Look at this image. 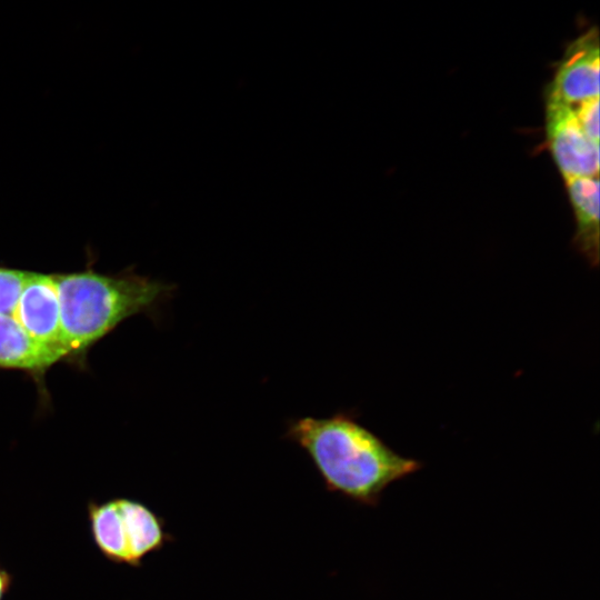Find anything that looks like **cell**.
<instances>
[{
  "label": "cell",
  "mask_w": 600,
  "mask_h": 600,
  "mask_svg": "<svg viewBox=\"0 0 600 600\" xmlns=\"http://www.w3.org/2000/svg\"><path fill=\"white\" fill-rule=\"evenodd\" d=\"M122 518L131 567H140L150 553L172 541L164 520L149 507L130 498H116Z\"/></svg>",
  "instance_id": "cell-6"
},
{
  "label": "cell",
  "mask_w": 600,
  "mask_h": 600,
  "mask_svg": "<svg viewBox=\"0 0 600 600\" xmlns=\"http://www.w3.org/2000/svg\"><path fill=\"white\" fill-rule=\"evenodd\" d=\"M571 108L579 126L586 134L593 141L599 142V98Z\"/></svg>",
  "instance_id": "cell-11"
},
{
  "label": "cell",
  "mask_w": 600,
  "mask_h": 600,
  "mask_svg": "<svg viewBox=\"0 0 600 600\" xmlns=\"http://www.w3.org/2000/svg\"><path fill=\"white\" fill-rule=\"evenodd\" d=\"M54 278L68 358L82 356L123 320L154 309L173 291L172 284L133 272L106 276L88 270Z\"/></svg>",
  "instance_id": "cell-2"
},
{
  "label": "cell",
  "mask_w": 600,
  "mask_h": 600,
  "mask_svg": "<svg viewBox=\"0 0 600 600\" xmlns=\"http://www.w3.org/2000/svg\"><path fill=\"white\" fill-rule=\"evenodd\" d=\"M92 541L100 553L113 563L130 566L122 518L116 499L88 504Z\"/></svg>",
  "instance_id": "cell-9"
},
{
  "label": "cell",
  "mask_w": 600,
  "mask_h": 600,
  "mask_svg": "<svg viewBox=\"0 0 600 600\" xmlns=\"http://www.w3.org/2000/svg\"><path fill=\"white\" fill-rule=\"evenodd\" d=\"M13 578L10 571L0 564V600H3L9 592Z\"/></svg>",
  "instance_id": "cell-12"
},
{
  "label": "cell",
  "mask_w": 600,
  "mask_h": 600,
  "mask_svg": "<svg viewBox=\"0 0 600 600\" xmlns=\"http://www.w3.org/2000/svg\"><path fill=\"white\" fill-rule=\"evenodd\" d=\"M567 192L576 217L573 242L592 263L599 259V179L579 177L566 179Z\"/></svg>",
  "instance_id": "cell-7"
},
{
  "label": "cell",
  "mask_w": 600,
  "mask_h": 600,
  "mask_svg": "<svg viewBox=\"0 0 600 600\" xmlns=\"http://www.w3.org/2000/svg\"><path fill=\"white\" fill-rule=\"evenodd\" d=\"M28 271L0 267V314L10 316L16 307Z\"/></svg>",
  "instance_id": "cell-10"
},
{
  "label": "cell",
  "mask_w": 600,
  "mask_h": 600,
  "mask_svg": "<svg viewBox=\"0 0 600 600\" xmlns=\"http://www.w3.org/2000/svg\"><path fill=\"white\" fill-rule=\"evenodd\" d=\"M286 437L307 452L328 491L368 507L423 466L396 452L352 412L299 418L290 421Z\"/></svg>",
  "instance_id": "cell-1"
},
{
  "label": "cell",
  "mask_w": 600,
  "mask_h": 600,
  "mask_svg": "<svg viewBox=\"0 0 600 600\" xmlns=\"http://www.w3.org/2000/svg\"><path fill=\"white\" fill-rule=\"evenodd\" d=\"M9 317L59 360L68 359L62 340L54 274L28 271L17 306Z\"/></svg>",
  "instance_id": "cell-3"
},
{
  "label": "cell",
  "mask_w": 600,
  "mask_h": 600,
  "mask_svg": "<svg viewBox=\"0 0 600 600\" xmlns=\"http://www.w3.org/2000/svg\"><path fill=\"white\" fill-rule=\"evenodd\" d=\"M599 34L592 28L567 47L547 87L546 100L576 107L599 98Z\"/></svg>",
  "instance_id": "cell-4"
},
{
  "label": "cell",
  "mask_w": 600,
  "mask_h": 600,
  "mask_svg": "<svg viewBox=\"0 0 600 600\" xmlns=\"http://www.w3.org/2000/svg\"><path fill=\"white\" fill-rule=\"evenodd\" d=\"M58 361L56 354L34 341L14 319L0 314V368L40 376Z\"/></svg>",
  "instance_id": "cell-8"
},
{
  "label": "cell",
  "mask_w": 600,
  "mask_h": 600,
  "mask_svg": "<svg viewBox=\"0 0 600 600\" xmlns=\"http://www.w3.org/2000/svg\"><path fill=\"white\" fill-rule=\"evenodd\" d=\"M548 146L563 179L598 177L599 142L579 126L573 109L546 100Z\"/></svg>",
  "instance_id": "cell-5"
}]
</instances>
